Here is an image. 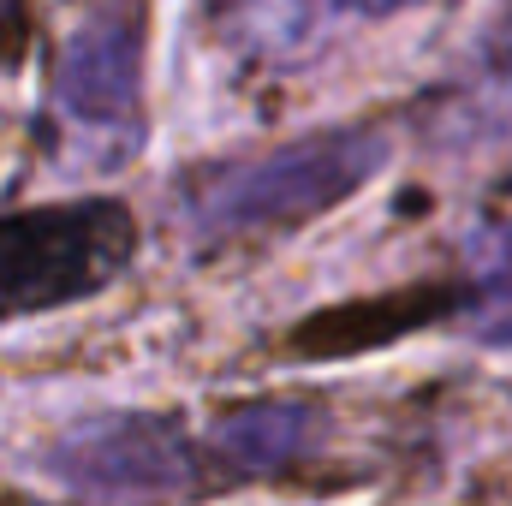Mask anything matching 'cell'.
Returning <instances> with one entry per match:
<instances>
[{"instance_id": "obj_1", "label": "cell", "mask_w": 512, "mask_h": 506, "mask_svg": "<svg viewBox=\"0 0 512 506\" xmlns=\"http://www.w3.org/2000/svg\"><path fill=\"white\" fill-rule=\"evenodd\" d=\"M387 161V131L334 126L280 149H262L245 161L197 167L179 185V227L197 251H227L245 239L292 233L328 209H340L352 191H364Z\"/></svg>"}, {"instance_id": "obj_2", "label": "cell", "mask_w": 512, "mask_h": 506, "mask_svg": "<svg viewBox=\"0 0 512 506\" xmlns=\"http://www.w3.org/2000/svg\"><path fill=\"white\" fill-rule=\"evenodd\" d=\"M137 256V221L114 197L0 215V322L48 316L108 292Z\"/></svg>"}, {"instance_id": "obj_3", "label": "cell", "mask_w": 512, "mask_h": 506, "mask_svg": "<svg viewBox=\"0 0 512 506\" xmlns=\"http://www.w3.org/2000/svg\"><path fill=\"white\" fill-rule=\"evenodd\" d=\"M54 483H66L84 501H143L173 506L221 489V465L209 453V435L185 429L167 411H102L72 429H60L42 459Z\"/></svg>"}, {"instance_id": "obj_4", "label": "cell", "mask_w": 512, "mask_h": 506, "mask_svg": "<svg viewBox=\"0 0 512 506\" xmlns=\"http://www.w3.org/2000/svg\"><path fill=\"white\" fill-rule=\"evenodd\" d=\"M60 120L84 137H96L102 155H120L137 143L143 120V42L137 24L120 12H96L72 30L60 72H54Z\"/></svg>"}, {"instance_id": "obj_5", "label": "cell", "mask_w": 512, "mask_h": 506, "mask_svg": "<svg viewBox=\"0 0 512 506\" xmlns=\"http://www.w3.org/2000/svg\"><path fill=\"white\" fill-rule=\"evenodd\" d=\"M203 435L221 465V483H256L310 465L328 441V411L322 399H251L221 411Z\"/></svg>"}, {"instance_id": "obj_6", "label": "cell", "mask_w": 512, "mask_h": 506, "mask_svg": "<svg viewBox=\"0 0 512 506\" xmlns=\"http://www.w3.org/2000/svg\"><path fill=\"white\" fill-rule=\"evenodd\" d=\"M417 0H221L227 42L245 60H298L334 18H387Z\"/></svg>"}, {"instance_id": "obj_7", "label": "cell", "mask_w": 512, "mask_h": 506, "mask_svg": "<svg viewBox=\"0 0 512 506\" xmlns=\"http://www.w3.org/2000/svg\"><path fill=\"white\" fill-rule=\"evenodd\" d=\"M429 131L441 143H501V137H512V30H501L483 48V60L441 96Z\"/></svg>"}, {"instance_id": "obj_8", "label": "cell", "mask_w": 512, "mask_h": 506, "mask_svg": "<svg viewBox=\"0 0 512 506\" xmlns=\"http://www.w3.org/2000/svg\"><path fill=\"white\" fill-rule=\"evenodd\" d=\"M459 322L489 346H512V221L471 233L459 268Z\"/></svg>"}, {"instance_id": "obj_9", "label": "cell", "mask_w": 512, "mask_h": 506, "mask_svg": "<svg viewBox=\"0 0 512 506\" xmlns=\"http://www.w3.org/2000/svg\"><path fill=\"white\" fill-rule=\"evenodd\" d=\"M12 12H18V0H0V36H6V24H12Z\"/></svg>"}]
</instances>
